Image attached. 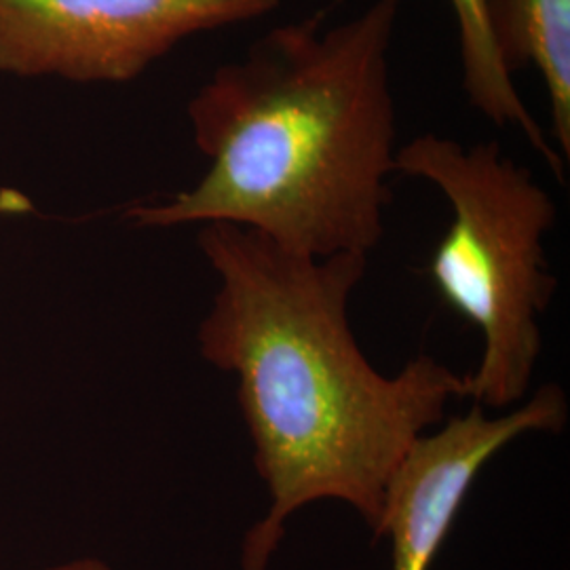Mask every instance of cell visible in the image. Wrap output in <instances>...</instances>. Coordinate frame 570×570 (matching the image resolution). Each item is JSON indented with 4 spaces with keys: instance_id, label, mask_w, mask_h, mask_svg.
I'll return each mask as SVG.
<instances>
[{
    "instance_id": "8",
    "label": "cell",
    "mask_w": 570,
    "mask_h": 570,
    "mask_svg": "<svg viewBox=\"0 0 570 570\" xmlns=\"http://www.w3.org/2000/svg\"><path fill=\"white\" fill-rule=\"evenodd\" d=\"M47 570H112L102 560L96 558H79V560H70V562H61L58 567Z\"/></svg>"
},
{
    "instance_id": "6",
    "label": "cell",
    "mask_w": 570,
    "mask_h": 570,
    "mask_svg": "<svg viewBox=\"0 0 570 570\" xmlns=\"http://www.w3.org/2000/svg\"><path fill=\"white\" fill-rule=\"evenodd\" d=\"M492 28L511 75L532 66L550 102L553 140L570 157V0H497Z\"/></svg>"
},
{
    "instance_id": "4",
    "label": "cell",
    "mask_w": 570,
    "mask_h": 570,
    "mask_svg": "<svg viewBox=\"0 0 570 570\" xmlns=\"http://www.w3.org/2000/svg\"><path fill=\"white\" fill-rule=\"evenodd\" d=\"M279 0H0V75L129 82L180 42L261 20Z\"/></svg>"
},
{
    "instance_id": "5",
    "label": "cell",
    "mask_w": 570,
    "mask_h": 570,
    "mask_svg": "<svg viewBox=\"0 0 570 570\" xmlns=\"http://www.w3.org/2000/svg\"><path fill=\"white\" fill-rule=\"evenodd\" d=\"M567 395L539 389L524 406L487 416L473 406L435 433L421 435L393 471L376 539L393 543V570H429L480 471L513 440L567 425Z\"/></svg>"
},
{
    "instance_id": "3",
    "label": "cell",
    "mask_w": 570,
    "mask_h": 570,
    "mask_svg": "<svg viewBox=\"0 0 570 570\" xmlns=\"http://www.w3.org/2000/svg\"><path fill=\"white\" fill-rule=\"evenodd\" d=\"M395 171L442 190L452 223L429 261L444 303L482 332L480 366L468 374L475 406L510 407L530 387L541 355L539 315L556 279L543 237L556 223L550 193L497 140L465 144L421 134L397 148Z\"/></svg>"
},
{
    "instance_id": "1",
    "label": "cell",
    "mask_w": 570,
    "mask_h": 570,
    "mask_svg": "<svg viewBox=\"0 0 570 570\" xmlns=\"http://www.w3.org/2000/svg\"><path fill=\"white\" fill-rule=\"evenodd\" d=\"M218 277L199 327L205 362L237 376V400L268 490L247 530L242 570H266L289 515L341 501L379 529L385 490L410 446L468 397V374L429 355L395 376L370 366L348 324L367 256L306 258L244 226L199 233Z\"/></svg>"
},
{
    "instance_id": "2",
    "label": "cell",
    "mask_w": 570,
    "mask_h": 570,
    "mask_svg": "<svg viewBox=\"0 0 570 570\" xmlns=\"http://www.w3.org/2000/svg\"><path fill=\"white\" fill-rule=\"evenodd\" d=\"M402 0L348 20L271 28L188 102L209 167L159 204L125 209L138 228L244 226L306 258L367 256L385 235L397 117L389 51Z\"/></svg>"
},
{
    "instance_id": "7",
    "label": "cell",
    "mask_w": 570,
    "mask_h": 570,
    "mask_svg": "<svg viewBox=\"0 0 570 570\" xmlns=\"http://www.w3.org/2000/svg\"><path fill=\"white\" fill-rule=\"evenodd\" d=\"M497 0H450L459 35L461 87L469 104L494 125H513L548 161L558 180H564V159L551 148L546 131L522 100L510 68L501 58L492 28Z\"/></svg>"
}]
</instances>
